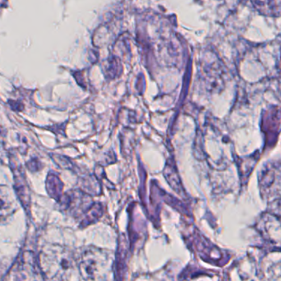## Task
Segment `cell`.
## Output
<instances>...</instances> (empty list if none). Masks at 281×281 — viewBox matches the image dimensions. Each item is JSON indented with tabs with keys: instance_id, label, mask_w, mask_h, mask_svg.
Returning a JSON list of instances; mask_svg holds the SVG:
<instances>
[{
	"instance_id": "obj_1",
	"label": "cell",
	"mask_w": 281,
	"mask_h": 281,
	"mask_svg": "<svg viewBox=\"0 0 281 281\" xmlns=\"http://www.w3.org/2000/svg\"><path fill=\"white\" fill-rule=\"evenodd\" d=\"M74 263L71 251L58 244L45 246L39 256L40 272L47 281H63L69 275Z\"/></svg>"
},
{
	"instance_id": "obj_2",
	"label": "cell",
	"mask_w": 281,
	"mask_h": 281,
	"mask_svg": "<svg viewBox=\"0 0 281 281\" xmlns=\"http://www.w3.org/2000/svg\"><path fill=\"white\" fill-rule=\"evenodd\" d=\"M113 267V255L106 250H86L78 263L81 281H112Z\"/></svg>"
},
{
	"instance_id": "obj_3",
	"label": "cell",
	"mask_w": 281,
	"mask_h": 281,
	"mask_svg": "<svg viewBox=\"0 0 281 281\" xmlns=\"http://www.w3.org/2000/svg\"><path fill=\"white\" fill-rule=\"evenodd\" d=\"M33 252H25L19 256L5 277V281H40Z\"/></svg>"
},
{
	"instance_id": "obj_4",
	"label": "cell",
	"mask_w": 281,
	"mask_h": 281,
	"mask_svg": "<svg viewBox=\"0 0 281 281\" xmlns=\"http://www.w3.org/2000/svg\"><path fill=\"white\" fill-rule=\"evenodd\" d=\"M14 174V190L20 202L25 208H29L31 203V194L27 183L25 174L21 166H16L13 164Z\"/></svg>"
},
{
	"instance_id": "obj_5",
	"label": "cell",
	"mask_w": 281,
	"mask_h": 281,
	"mask_svg": "<svg viewBox=\"0 0 281 281\" xmlns=\"http://www.w3.org/2000/svg\"><path fill=\"white\" fill-rule=\"evenodd\" d=\"M17 209V202L13 190L0 185V220H6Z\"/></svg>"
},
{
	"instance_id": "obj_6",
	"label": "cell",
	"mask_w": 281,
	"mask_h": 281,
	"mask_svg": "<svg viewBox=\"0 0 281 281\" xmlns=\"http://www.w3.org/2000/svg\"><path fill=\"white\" fill-rule=\"evenodd\" d=\"M254 6L261 13L278 17L281 15V0H252Z\"/></svg>"
},
{
	"instance_id": "obj_7",
	"label": "cell",
	"mask_w": 281,
	"mask_h": 281,
	"mask_svg": "<svg viewBox=\"0 0 281 281\" xmlns=\"http://www.w3.org/2000/svg\"><path fill=\"white\" fill-rule=\"evenodd\" d=\"M63 183L56 174L50 173L46 179V189L49 195L59 201L63 191Z\"/></svg>"
},
{
	"instance_id": "obj_8",
	"label": "cell",
	"mask_w": 281,
	"mask_h": 281,
	"mask_svg": "<svg viewBox=\"0 0 281 281\" xmlns=\"http://www.w3.org/2000/svg\"><path fill=\"white\" fill-rule=\"evenodd\" d=\"M27 167L31 172H36V171L41 169V165H40V162L38 159H31L30 161L27 163Z\"/></svg>"
},
{
	"instance_id": "obj_9",
	"label": "cell",
	"mask_w": 281,
	"mask_h": 281,
	"mask_svg": "<svg viewBox=\"0 0 281 281\" xmlns=\"http://www.w3.org/2000/svg\"><path fill=\"white\" fill-rule=\"evenodd\" d=\"M9 104L10 105L12 109H14L16 111H21L24 109V105L15 101H9Z\"/></svg>"
}]
</instances>
